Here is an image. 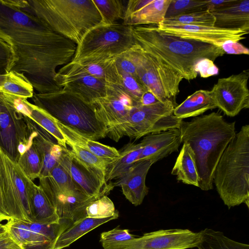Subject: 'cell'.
<instances>
[{"label":"cell","instance_id":"cell-1","mask_svg":"<svg viewBox=\"0 0 249 249\" xmlns=\"http://www.w3.org/2000/svg\"><path fill=\"white\" fill-rule=\"evenodd\" d=\"M0 37L12 52L9 71L23 73L39 93L61 89L54 81L56 69L72 60L75 43L4 0H0Z\"/></svg>","mask_w":249,"mask_h":249},{"label":"cell","instance_id":"cell-2","mask_svg":"<svg viewBox=\"0 0 249 249\" xmlns=\"http://www.w3.org/2000/svg\"><path fill=\"white\" fill-rule=\"evenodd\" d=\"M132 32L142 51L160 58L188 81L197 76L196 68L201 60L214 61L225 53L220 47L165 33L155 25L132 26Z\"/></svg>","mask_w":249,"mask_h":249},{"label":"cell","instance_id":"cell-3","mask_svg":"<svg viewBox=\"0 0 249 249\" xmlns=\"http://www.w3.org/2000/svg\"><path fill=\"white\" fill-rule=\"evenodd\" d=\"M181 142L187 143L194 154L198 171L199 188H213V174L226 148L234 137L235 123L226 121L218 112L181 121L179 128Z\"/></svg>","mask_w":249,"mask_h":249},{"label":"cell","instance_id":"cell-4","mask_svg":"<svg viewBox=\"0 0 249 249\" xmlns=\"http://www.w3.org/2000/svg\"><path fill=\"white\" fill-rule=\"evenodd\" d=\"M38 18L76 45L85 35L105 24L93 0H4Z\"/></svg>","mask_w":249,"mask_h":249},{"label":"cell","instance_id":"cell-5","mask_svg":"<svg viewBox=\"0 0 249 249\" xmlns=\"http://www.w3.org/2000/svg\"><path fill=\"white\" fill-rule=\"evenodd\" d=\"M229 209L249 206V125L242 126L223 153L213 174V183Z\"/></svg>","mask_w":249,"mask_h":249},{"label":"cell","instance_id":"cell-6","mask_svg":"<svg viewBox=\"0 0 249 249\" xmlns=\"http://www.w3.org/2000/svg\"><path fill=\"white\" fill-rule=\"evenodd\" d=\"M35 105L58 122L85 137L96 141L107 136V129L97 118L92 104L63 89L34 94Z\"/></svg>","mask_w":249,"mask_h":249},{"label":"cell","instance_id":"cell-7","mask_svg":"<svg viewBox=\"0 0 249 249\" xmlns=\"http://www.w3.org/2000/svg\"><path fill=\"white\" fill-rule=\"evenodd\" d=\"M135 45L132 26L118 23L100 25L89 31L77 45L71 61L84 64L114 60Z\"/></svg>","mask_w":249,"mask_h":249},{"label":"cell","instance_id":"cell-8","mask_svg":"<svg viewBox=\"0 0 249 249\" xmlns=\"http://www.w3.org/2000/svg\"><path fill=\"white\" fill-rule=\"evenodd\" d=\"M175 103L170 100L156 104L135 105L126 120L107 131V136L117 142L123 137L137 140L171 128H179L182 120L173 114Z\"/></svg>","mask_w":249,"mask_h":249},{"label":"cell","instance_id":"cell-9","mask_svg":"<svg viewBox=\"0 0 249 249\" xmlns=\"http://www.w3.org/2000/svg\"><path fill=\"white\" fill-rule=\"evenodd\" d=\"M136 76L147 90L160 102L175 99L183 76L161 59L142 51L136 44Z\"/></svg>","mask_w":249,"mask_h":249},{"label":"cell","instance_id":"cell-10","mask_svg":"<svg viewBox=\"0 0 249 249\" xmlns=\"http://www.w3.org/2000/svg\"><path fill=\"white\" fill-rule=\"evenodd\" d=\"M36 132L28 118L0 92V148L14 162L31 145Z\"/></svg>","mask_w":249,"mask_h":249},{"label":"cell","instance_id":"cell-11","mask_svg":"<svg viewBox=\"0 0 249 249\" xmlns=\"http://www.w3.org/2000/svg\"><path fill=\"white\" fill-rule=\"evenodd\" d=\"M39 179V186L55 209L62 222L71 225L86 217V207L91 202L97 199L87 195L77 185L58 186L50 175Z\"/></svg>","mask_w":249,"mask_h":249},{"label":"cell","instance_id":"cell-12","mask_svg":"<svg viewBox=\"0 0 249 249\" xmlns=\"http://www.w3.org/2000/svg\"><path fill=\"white\" fill-rule=\"evenodd\" d=\"M21 249H54L60 234L71 225L42 224L11 219L5 224Z\"/></svg>","mask_w":249,"mask_h":249},{"label":"cell","instance_id":"cell-13","mask_svg":"<svg viewBox=\"0 0 249 249\" xmlns=\"http://www.w3.org/2000/svg\"><path fill=\"white\" fill-rule=\"evenodd\" d=\"M249 71L218 79L210 90L216 107L228 116L234 117L249 107L248 81Z\"/></svg>","mask_w":249,"mask_h":249},{"label":"cell","instance_id":"cell-14","mask_svg":"<svg viewBox=\"0 0 249 249\" xmlns=\"http://www.w3.org/2000/svg\"><path fill=\"white\" fill-rule=\"evenodd\" d=\"M202 238L201 231L188 229L160 230L145 233L123 244L120 249H188L198 248Z\"/></svg>","mask_w":249,"mask_h":249},{"label":"cell","instance_id":"cell-15","mask_svg":"<svg viewBox=\"0 0 249 249\" xmlns=\"http://www.w3.org/2000/svg\"><path fill=\"white\" fill-rule=\"evenodd\" d=\"M93 105L98 120L107 131L124 123L135 103L130 96L118 85L109 84L107 96L94 101Z\"/></svg>","mask_w":249,"mask_h":249},{"label":"cell","instance_id":"cell-16","mask_svg":"<svg viewBox=\"0 0 249 249\" xmlns=\"http://www.w3.org/2000/svg\"><path fill=\"white\" fill-rule=\"evenodd\" d=\"M157 29L181 38L199 41L221 47L229 41L239 42L246 38L249 31L226 29L214 26L167 25L160 23Z\"/></svg>","mask_w":249,"mask_h":249},{"label":"cell","instance_id":"cell-17","mask_svg":"<svg viewBox=\"0 0 249 249\" xmlns=\"http://www.w3.org/2000/svg\"><path fill=\"white\" fill-rule=\"evenodd\" d=\"M2 155L12 184V204L8 214L11 219L33 223L27 185L28 177L18 164L3 151Z\"/></svg>","mask_w":249,"mask_h":249},{"label":"cell","instance_id":"cell-18","mask_svg":"<svg viewBox=\"0 0 249 249\" xmlns=\"http://www.w3.org/2000/svg\"><path fill=\"white\" fill-rule=\"evenodd\" d=\"M171 0H129L122 24L131 26L159 25L165 18Z\"/></svg>","mask_w":249,"mask_h":249},{"label":"cell","instance_id":"cell-19","mask_svg":"<svg viewBox=\"0 0 249 249\" xmlns=\"http://www.w3.org/2000/svg\"><path fill=\"white\" fill-rule=\"evenodd\" d=\"M83 75L96 77L110 84L120 85V76L115 59L84 64L71 61L59 69L54 77V81L61 88V85L67 81Z\"/></svg>","mask_w":249,"mask_h":249},{"label":"cell","instance_id":"cell-20","mask_svg":"<svg viewBox=\"0 0 249 249\" xmlns=\"http://www.w3.org/2000/svg\"><path fill=\"white\" fill-rule=\"evenodd\" d=\"M181 143L178 128H171L146 135L141 142L142 151L138 160H149L154 164L178 151Z\"/></svg>","mask_w":249,"mask_h":249},{"label":"cell","instance_id":"cell-21","mask_svg":"<svg viewBox=\"0 0 249 249\" xmlns=\"http://www.w3.org/2000/svg\"><path fill=\"white\" fill-rule=\"evenodd\" d=\"M152 164L149 160L136 161L114 184L121 187L125 197L135 206L141 205L148 193L145 179Z\"/></svg>","mask_w":249,"mask_h":249},{"label":"cell","instance_id":"cell-22","mask_svg":"<svg viewBox=\"0 0 249 249\" xmlns=\"http://www.w3.org/2000/svg\"><path fill=\"white\" fill-rule=\"evenodd\" d=\"M58 163L82 191L90 197L98 199L107 196L113 188L102 183L70 156L64 148Z\"/></svg>","mask_w":249,"mask_h":249},{"label":"cell","instance_id":"cell-23","mask_svg":"<svg viewBox=\"0 0 249 249\" xmlns=\"http://www.w3.org/2000/svg\"><path fill=\"white\" fill-rule=\"evenodd\" d=\"M210 12L215 18L214 27L249 31V0H236L231 5Z\"/></svg>","mask_w":249,"mask_h":249},{"label":"cell","instance_id":"cell-24","mask_svg":"<svg viewBox=\"0 0 249 249\" xmlns=\"http://www.w3.org/2000/svg\"><path fill=\"white\" fill-rule=\"evenodd\" d=\"M109 84L102 79L83 75L67 81L61 85V88L92 104L94 101L107 96Z\"/></svg>","mask_w":249,"mask_h":249},{"label":"cell","instance_id":"cell-25","mask_svg":"<svg viewBox=\"0 0 249 249\" xmlns=\"http://www.w3.org/2000/svg\"><path fill=\"white\" fill-rule=\"evenodd\" d=\"M29 119L36 132L34 141L42 156V166L39 178L45 177L58 163L64 148L58 144L52 136Z\"/></svg>","mask_w":249,"mask_h":249},{"label":"cell","instance_id":"cell-26","mask_svg":"<svg viewBox=\"0 0 249 249\" xmlns=\"http://www.w3.org/2000/svg\"><path fill=\"white\" fill-rule=\"evenodd\" d=\"M27 185L33 222L42 224L61 222L55 209L41 188L28 178Z\"/></svg>","mask_w":249,"mask_h":249},{"label":"cell","instance_id":"cell-27","mask_svg":"<svg viewBox=\"0 0 249 249\" xmlns=\"http://www.w3.org/2000/svg\"><path fill=\"white\" fill-rule=\"evenodd\" d=\"M70 149L64 150L102 183L107 185L105 177L107 166L115 159L95 155L91 152L66 141Z\"/></svg>","mask_w":249,"mask_h":249},{"label":"cell","instance_id":"cell-28","mask_svg":"<svg viewBox=\"0 0 249 249\" xmlns=\"http://www.w3.org/2000/svg\"><path fill=\"white\" fill-rule=\"evenodd\" d=\"M216 108L210 90L200 89L189 96L183 102L176 106L173 114L183 120L197 117L208 110Z\"/></svg>","mask_w":249,"mask_h":249},{"label":"cell","instance_id":"cell-29","mask_svg":"<svg viewBox=\"0 0 249 249\" xmlns=\"http://www.w3.org/2000/svg\"><path fill=\"white\" fill-rule=\"evenodd\" d=\"M119 217V213L105 218L86 216L79 219L66 229L58 237L54 249H63L70 246L77 239L97 227Z\"/></svg>","mask_w":249,"mask_h":249},{"label":"cell","instance_id":"cell-30","mask_svg":"<svg viewBox=\"0 0 249 249\" xmlns=\"http://www.w3.org/2000/svg\"><path fill=\"white\" fill-rule=\"evenodd\" d=\"M178 181L199 187V178L193 150L187 143L182 147L171 171Z\"/></svg>","mask_w":249,"mask_h":249},{"label":"cell","instance_id":"cell-31","mask_svg":"<svg viewBox=\"0 0 249 249\" xmlns=\"http://www.w3.org/2000/svg\"><path fill=\"white\" fill-rule=\"evenodd\" d=\"M142 151L141 142H129L119 152V156L107 167L105 180L107 182L113 179L120 178L139 160Z\"/></svg>","mask_w":249,"mask_h":249},{"label":"cell","instance_id":"cell-32","mask_svg":"<svg viewBox=\"0 0 249 249\" xmlns=\"http://www.w3.org/2000/svg\"><path fill=\"white\" fill-rule=\"evenodd\" d=\"M57 124L66 141L99 157L114 159L119 156V152L115 147L89 139L74 129L58 122Z\"/></svg>","mask_w":249,"mask_h":249},{"label":"cell","instance_id":"cell-33","mask_svg":"<svg viewBox=\"0 0 249 249\" xmlns=\"http://www.w3.org/2000/svg\"><path fill=\"white\" fill-rule=\"evenodd\" d=\"M0 92L27 99L33 97L34 88L23 73L10 71L0 74Z\"/></svg>","mask_w":249,"mask_h":249},{"label":"cell","instance_id":"cell-34","mask_svg":"<svg viewBox=\"0 0 249 249\" xmlns=\"http://www.w3.org/2000/svg\"><path fill=\"white\" fill-rule=\"evenodd\" d=\"M29 113L25 116L43 128L56 141L57 143L67 148L66 140L57 124V121L43 109L27 102Z\"/></svg>","mask_w":249,"mask_h":249},{"label":"cell","instance_id":"cell-35","mask_svg":"<svg viewBox=\"0 0 249 249\" xmlns=\"http://www.w3.org/2000/svg\"><path fill=\"white\" fill-rule=\"evenodd\" d=\"M199 249H249V245L234 241L220 231L206 228L201 231Z\"/></svg>","mask_w":249,"mask_h":249},{"label":"cell","instance_id":"cell-36","mask_svg":"<svg viewBox=\"0 0 249 249\" xmlns=\"http://www.w3.org/2000/svg\"><path fill=\"white\" fill-rule=\"evenodd\" d=\"M24 174L32 180L39 178L42 166L41 154L34 140L17 163Z\"/></svg>","mask_w":249,"mask_h":249},{"label":"cell","instance_id":"cell-37","mask_svg":"<svg viewBox=\"0 0 249 249\" xmlns=\"http://www.w3.org/2000/svg\"><path fill=\"white\" fill-rule=\"evenodd\" d=\"M106 25L118 23L124 19L127 1L122 0H93Z\"/></svg>","mask_w":249,"mask_h":249},{"label":"cell","instance_id":"cell-38","mask_svg":"<svg viewBox=\"0 0 249 249\" xmlns=\"http://www.w3.org/2000/svg\"><path fill=\"white\" fill-rule=\"evenodd\" d=\"M215 18L209 11L165 18L162 24L214 26Z\"/></svg>","mask_w":249,"mask_h":249},{"label":"cell","instance_id":"cell-39","mask_svg":"<svg viewBox=\"0 0 249 249\" xmlns=\"http://www.w3.org/2000/svg\"><path fill=\"white\" fill-rule=\"evenodd\" d=\"M206 11H209L207 0H171L165 18Z\"/></svg>","mask_w":249,"mask_h":249},{"label":"cell","instance_id":"cell-40","mask_svg":"<svg viewBox=\"0 0 249 249\" xmlns=\"http://www.w3.org/2000/svg\"><path fill=\"white\" fill-rule=\"evenodd\" d=\"M87 216L94 218H105L119 213L112 200L104 196L91 202L86 207Z\"/></svg>","mask_w":249,"mask_h":249},{"label":"cell","instance_id":"cell-41","mask_svg":"<svg viewBox=\"0 0 249 249\" xmlns=\"http://www.w3.org/2000/svg\"><path fill=\"white\" fill-rule=\"evenodd\" d=\"M136 237L127 229H122L119 226L100 235V242L103 249H120L121 245Z\"/></svg>","mask_w":249,"mask_h":249},{"label":"cell","instance_id":"cell-42","mask_svg":"<svg viewBox=\"0 0 249 249\" xmlns=\"http://www.w3.org/2000/svg\"><path fill=\"white\" fill-rule=\"evenodd\" d=\"M119 85L132 99L135 105H137L147 90L136 76L121 72H119Z\"/></svg>","mask_w":249,"mask_h":249},{"label":"cell","instance_id":"cell-43","mask_svg":"<svg viewBox=\"0 0 249 249\" xmlns=\"http://www.w3.org/2000/svg\"><path fill=\"white\" fill-rule=\"evenodd\" d=\"M135 46L115 59V64L119 72L136 76Z\"/></svg>","mask_w":249,"mask_h":249},{"label":"cell","instance_id":"cell-44","mask_svg":"<svg viewBox=\"0 0 249 249\" xmlns=\"http://www.w3.org/2000/svg\"><path fill=\"white\" fill-rule=\"evenodd\" d=\"M196 72L200 75L201 77L208 78L217 75L219 73V69L214 63V61L208 58H204L201 60L198 63L196 68Z\"/></svg>","mask_w":249,"mask_h":249},{"label":"cell","instance_id":"cell-45","mask_svg":"<svg viewBox=\"0 0 249 249\" xmlns=\"http://www.w3.org/2000/svg\"><path fill=\"white\" fill-rule=\"evenodd\" d=\"M0 249H21L4 224L0 223Z\"/></svg>","mask_w":249,"mask_h":249},{"label":"cell","instance_id":"cell-46","mask_svg":"<svg viewBox=\"0 0 249 249\" xmlns=\"http://www.w3.org/2000/svg\"><path fill=\"white\" fill-rule=\"evenodd\" d=\"M13 59V53L10 46L0 37V67H5L9 71Z\"/></svg>","mask_w":249,"mask_h":249},{"label":"cell","instance_id":"cell-47","mask_svg":"<svg viewBox=\"0 0 249 249\" xmlns=\"http://www.w3.org/2000/svg\"><path fill=\"white\" fill-rule=\"evenodd\" d=\"M221 48L225 53L230 54H249L248 48L239 42L229 41L224 43Z\"/></svg>","mask_w":249,"mask_h":249},{"label":"cell","instance_id":"cell-48","mask_svg":"<svg viewBox=\"0 0 249 249\" xmlns=\"http://www.w3.org/2000/svg\"><path fill=\"white\" fill-rule=\"evenodd\" d=\"M236 0H207L209 11L219 9L232 4Z\"/></svg>","mask_w":249,"mask_h":249},{"label":"cell","instance_id":"cell-49","mask_svg":"<svg viewBox=\"0 0 249 249\" xmlns=\"http://www.w3.org/2000/svg\"><path fill=\"white\" fill-rule=\"evenodd\" d=\"M159 102L160 101L152 92L146 90L142 94L138 104L142 106H148L156 104Z\"/></svg>","mask_w":249,"mask_h":249},{"label":"cell","instance_id":"cell-50","mask_svg":"<svg viewBox=\"0 0 249 249\" xmlns=\"http://www.w3.org/2000/svg\"><path fill=\"white\" fill-rule=\"evenodd\" d=\"M11 219V217L6 213L3 203V197L0 187V222L4 220L8 221Z\"/></svg>","mask_w":249,"mask_h":249},{"label":"cell","instance_id":"cell-51","mask_svg":"<svg viewBox=\"0 0 249 249\" xmlns=\"http://www.w3.org/2000/svg\"><path fill=\"white\" fill-rule=\"evenodd\" d=\"M8 70L5 67H0V74H5L8 72Z\"/></svg>","mask_w":249,"mask_h":249},{"label":"cell","instance_id":"cell-52","mask_svg":"<svg viewBox=\"0 0 249 249\" xmlns=\"http://www.w3.org/2000/svg\"><path fill=\"white\" fill-rule=\"evenodd\" d=\"M198 249H199L198 248Z\"/></svg>","mask_w":249,"mask_h":249}]
</instances>
